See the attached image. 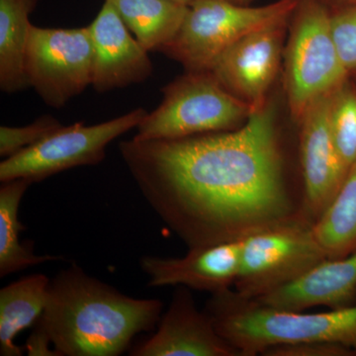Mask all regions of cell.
Listing matches in <instances>:
<instances>
[{
    "instance_id": "cell-1",
    "label": "cell",
    "mask_w": 356,
    "mask_h": 356,
    "mask_svg": "<svg viewBox=\"0 0 356 356\" xmlns=\"http://www.w3.org/2000/svg\"><path fill=\"white\" fill-rule=\"evenodd\" d=\"M119 149L147 203L189 250L305 217L304 188L288 177L273 100L236 130L133 138Z\"/></svg>"
},
{
    "instance_id": "cell-2",
    "label": "cell",
    "mask_w": 356,
    "mask_h": 356,
    "mask_svg": "<svg viewBox=\"0 0 356 356\" xmlns=\"http://www.w3.org/2000/svg\"><path fill=\"white\" fill-rule=\"evenodd\" d=\"M163 302L137 299L72 266L50 281L46 307L35 327L58 356H117L138 334L159 325Z\"/></svg>"
},
{
    "instance_id": "cell-3",
    "label": "cell",
    "mask_w": 356,
    "mask_h": 356,
    "mask_svg": "<svg viewBox=\"0 0 356 356\" xmlns=\"http://www.w3.org/2000/svg\"><path fill=\"white\" fill-rule=\"evenodd\" d=\"M220 336L243 356L261 355L282 344L325 343L356 348V304L325 313L285 311L262 305L229 289L206 305Z\"/></svg>"
},
{
    "instance_id": "cell-4",
    "label": "cell",
    "mask_w": 356,
    "mask_h": 356,
    "mask_svg": "<svg viewBox=\"0 0 356 356\" xmlns=\"http://www.w3.org/2000/svg\"><path fill=\"white\" fill-rule=\"evenodd\" d=\"M158 108L147 113L134 139L175 140L242 127L254 110L208 72H186L161 89Z\"/></svg>"
},
{
    "instance_id": "cell-5",
    "label": "cell",
    "mask_w": 356,
    "mask_h": 356,
    "mask_svg": "<svg viewBox=\"0 0 356 356\" xmlns=\"http://www.w3.org/2000/svg\"><path fill=\"white\" fill-rule=\"evenodd\" d=\"M284 50L288 106L298 123L307 108L334 92L350 77L331 28V9L324 0H299L289 23Z\"/></svg>"
},
{
    "instance_id": "cell-6",
    "label": "cell",
    "mask_w": 356,
    "mask_h": 356,
    "mask_svg": "<svg viewBox=\"0 0 356 356\" xmlns=\"http://www.w3.org/2000/svg\"><path fill=\"white\" fill-rule=\"evenodd\" d=\"M299 0L240 6L228 0H193L175 38L159 53L186 72H208L216 58L245 35L292 16Z\"/></svg>"
},
{
    "instance_id": "cell-7",
    "label": "cell",
    "mask_w": 356,
    "mask_h": 356,
    "mask_svg": "<svg viewBox=\"0 0 356 356\" xmlns=\"http://www.w3.org/2000/svg\"><path fill=\"white\" fill-rule=\"evenodd\" d=\"M325 259L313 222L294 218L243 238L234 287L241 296L257 299L299 280Z\"/></svg>"
},
{
    "instance_id": "cell-8",
    "label": "cell",
    "mask_w": 356,
    "mask_h": 356,
    "mask_svg": "<svg viewBox=\"0 0 356 356\" xmlns=\"http://www.w3.org/2000/svg\"><path fill=\"white\" fill-rule=\"evenodd\" d=\"M147 114L144 108H136L96 125L77 122L63 126L38 144L2 161L0 181L24 178L34 184L77 166L98 165L110 143L137 128Z\"/></svg>"
},
{
    "instance_id": "cell-9",
    "label": "cell",
    "mask_w": 356,
    "mask_h": 356,
    "mask_svg": "<svg viewBox=\"0 0 356 356\" xmlns=\"http://www.w3.org/2000/svg\"><path fill=\"white\" fill-rule=\"evenodd\" d=\"M93 46L89 26L43 28L31 25L25 74L46 105L62 108L92 81Z\"/></svg>"
},
{
    "instance_id": "cell-10",
    "label": "cell",
    "mask_w": 356,
    "mask_h": 356,
    "mask_svg": "<svg viewBox=\"0 0 356 356\" xmlns=\"http://www.w3.org/2000/svg\"><path fill=\"white\" fill-rule=\"evenodd\" d=\"M290 19L245 35L222 51L211 67L222 88L254 111L267 102V93L280 72Z\"/></svg>"
},
{
    "instance_id": "cell-11",
    "label": "cell",
    "mask_w": 356,
    "mask_h": 356,
    "mask_svg": "<svg viewBox=\"0 0 356 356\" xmlns=\"http://www.w3.org/2000/svg\"><path fill=\"white\" fill-rule=\"evenodd\" d=\"M332 93L312 103L298 121L304 216L313 224L320 219L336 197L348 172L337 152L332 136Z\"/></svg>"
},
{
    "instance_id": "cell-12",
    "label": "cell",
    "mask_w": 356,
    "mask_h": 356,
    "mask_svg": "<svg viewBox=\"0 0 356 356\" xmlns=\"http://www.w3.org/2000/svg\"><path fill=\"white\" fill-rule=\"evenodd\" d=\"M89 26L93 46L92 81L97 92H108L142 83L152 76L154 65L114 6L105 0Z\"/></svg>"
},
{
    "instance_id": "cell-13",
    "label": "cell",
    "mask_w": 356,
    "mask_h": 356,
    "mask_svg": "<svg viewBox=\"0 0 356 356\" xmlns=\"http://www.w3.org/2000/svg\"><path fill=\"white\" fill-rule=\"evenodd\" d=\"M133 356H243L220 336L206 312L195 305L188 288L180 286L158 330L130 353Z\"/></svg>"
},
{
    "instance_id": "cell-14",
    "label": "cell",
    "mask_w": 356,
    "mask_h": 356,
    "mask_svg": "<svg viewBox=\"0 0 356 356\" xmlns=\"http://www.w3.org/2000/svg\"><path fill=\"white\" fill-rule=\"evenodd\" d=\"M241 252L242 241H236L191 248L182 257H145L140 266L149 276V286L178 285L214 294L235 284Z\"/></svg>"
},
{
    "instance_id": "cell-15",
    "label": "cell",
    "mask_w": 356,
    "mask_h": 356,
    "mask_svg": "<svg viewBox=\"0 0 356 356\" xmlns=\"http://www.w3.org/2000/svg\"><path fill=\"white\" fill-rule=\"evenodd\" d=\"M355 299L356 252L325 259L294 282L254 300L278 310L305 311L318 306L343 308Z\"/></svg>"
},
{
    "instance_id": "cell-16",
    "label": "cell",
    "mask_w": 356,
    "mask_h": 356,
    "mask_svg": "<svg viewBox=\"0 0 356 356\" xmlns=\"http://www.w3.org/2000/svg\"><path fill=\"white\" fill-rule=\"evenodd\" d=\"M50 280L33 274L0 290V355L21 356L23 350L14 339L36 324L46 307Z\"/></svg>"
},
{
    "instance_id": "cell-17",
    "label": "cell",
    "mask_w": 356,
    "mask_h": 356,
    "mask_svg": "<svg viewBox=\"0 0 356 356\" xmlns=\"http://www.w3.org/2000/svg\"><path fill=\"white\" fill-rule=\"evenodd\" d=\"M38 0H0V89L7 95L30 88L25 74L30 14Z\"/></svg>"
},
{
    "instance_id": "cell-18",
    "label": "cell",
    "mask_w": 356,
    "mask_h": 356,
    "mask_svg": "<svg viewBox=\"0 0 356 356\" xmlns=\"http://www.w3.org/2000/svg\"><path fill=\"white\" fill-rule=\"evenodd\" d=\"M147 51H159L184 22L188 6L173 0H107Z\"/></svg>"
},
{
    "instance_id": "cell-19",
    "label": "cell",
    "mask_w": 356,
    "mask_h": 356,
    "mask_svg": "<svg viewBox=\"0 0 356 356\" xmlns=\"http://www.w3.org/2000/svg\"><path fill=\"white\" fill-rule=\"evenodd\" d=\"M0 188V276L22 270L27 267L38 266L47 261H58L56 255H37L31 248L20 243V232L24 229L19 221L18 213L21 199L30 180L19 178L10 181L1 182Z\"/></svg>"
},
{
    "instance_id": "cell-20",
    "label": "cell",
    "mask_w": 356,
    "mask_h": 356,
    "mask_svg": "<svg viewBox=\"0 0 356 356\" xmlns=\"http://www.w3.org/2000/svg\"><path fill=\"white\" fill-rule=\"evenodd\" d=\"M314 233L327 259H343L356 252V161L336 197L314 224Z\"/></svg>"
},
{
    "instance_id": "cell-21",
    "label": "cell",
    "mask_w": 356,
    "mask_h": 356,
    "mask_svg": "<svg viewBox=\"0 0 356 356\" xmlns=\"http://www.w3.org/2000/svg\"><path fill=\"white\" fill-rule=\"evenodd\" d=\"M331 127L337 152L350 170L356 161V79L353 77L332 93Z\"/></svg>"
},
{
    "instance_id": "cell-22",
    "label": "cell",
    "mask_w": 356,
    "mask_h": 356,
    "mask_svg": "<svg viewBox=\"0 0 356 356\" xmlns=\"http://www.w3.org/2000/svg\"><path fill=\"white\" fill-rule=\"evenodd\" d=\"M63 125L58 119L51 115H44L22 127H0V156L9 158L38 144L44 138L56 132Z\"/></svg>"
},
{
    "instance_id": "cell-23",
    "label": "cell",
    "mask_w": 356,
    "mask_h": 356,
    "mask_svg": "<svg viewBox=\"0 0 356 356\" xmlns=\"http://www.w3.org/2000/svg\"><path fill=\"white\" fill-rule=\"evenodd\" d=\"M337 53L348 76L356 79V4L330 7Z\"/></svg>"
},
{
    "instance_id": "cell-24",
    "label": "cell",
    "mask_w": 356,
    "mask_h": 356,
    "mask_svg": "<svg viewBox=\"0 0 356 356\" xmlns=\"http://www.w3.org/2000/svg\"><path fill=\"white\" fill-rule=\"evenodd\" d=\"M267 356H348L355 351L341 344L325 343H298L282 344L267 348L261 353Z\"/></svg>"
},
{
    "instance_id": "cell-25",
    "label": "cell",
    "mask_w": 356,
    "mask_h": 356,
    "mask_svg": "<svg viewBox=\"0 0 356 356\" xmlns=\"http://www.w3.org/2000/svg\"><path fill=\"white\" fill-rule=\"evenodd\" d=\"M51 341L49 337L38 327H35L29 339L26 343L28 355H44V356H58L55 350H50Z\"/></svg>"
},
{
    "instance_id": "cell-26",
    "label": "cell",
    "mask_w": 356,
    "mask_h": 356,
    "mask_svg": "<svg viewBox=\"0 0 356 356\" xmlns=\"http://www.w3.org/2000/svg\"><path fill=\"white\" fill-rule=\"evenodd\" d=\"M324 1L330 7L350 6V4H356V0H324Z\"/></svg>"
},
{
    "instance_id": "cell-27",
    "label": "cell",
    "mask_w": 356,
    "mask_h": 356,
    "mask_svg": "<svg viewBox=\"0 0 356 356\" xmlns=\"http://www.w3.org/2000/svg\"><path fill=\"white\" fill-rule=\"evenodd\" d=\"M228 1L240 4V6H250V2L254 1V0H228Z\"/></svg>"
},
{
    "instance_id": "cell-28",
    "label": "cell",
    "mask_w": 356,
    "mask_h": 356,
    "mask_svg": "<svg viewBox=\"0 0 356 356\" xmlns=\"http://www.w3.org/2000/svg\"><path fill=\"white\" fill-rule=\"evenodd\" d=\"M173 1L179 2V3L185 4V6H191L193 0H173Z\"/></svg>"
},
{
    "instance_id": "cell-29",
    "label": "cell",
    "mask_w": 356,
    "mask_h": 356,
    "mask_svg": "<svg viewBox=\"0 0 356 356\" xmlns=\"http://www.w3.org/2000/svg\"><path fill=\"white\" fill-rule=\"evenodd\" d=\"M355 355H356V348H355Z\"/></svg>"
},
{
    "instance_id": "cell-30",
    "label": "cell",
    "mask_w": 356,
    "mask_h": 356,
    "mask_svg": "<svg viewBox=\"0 0 356 356\" xmlns=\"http://www.w3.org/2000/svg\"><path fill=\"white\" fill-rule=\"evenodd\" d=\"M355 304H356V299H355Z\"/></svg>"
}]
</instances>
